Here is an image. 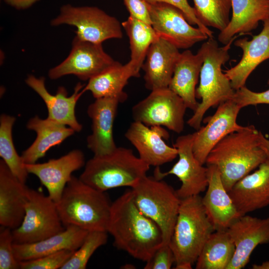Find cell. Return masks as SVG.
<instances>
[{"label": "cell", "mask_w": 269, "mask_h": 269, "mask_svg": "<svg viewBox=\"0 0 269 269\" xmlns=\"http://www.w3.org/2000/svg\"><path fill=\"white\" fill-rule=\"evenodd\" d=\"M107 232L116 247L144 262L163 243L160 228L139 210L131 189L112 203Z\"/></svg>", "instance_id": "1"}, {"label": "cell", "mask_w": 269, "mask_h": 269, "mask_svg": "<svg viewBox=\"0 0 269 269\" xmlns=\"http://www.w3.org/2000/svg\"><path fill=\"white\" fill-rule=\"evenodd\" d=\"M260 133L253 125L244 126L224 137L209 153L206 164L217 167L228 192L267 159L260 146Z\"/></svg>", "instance_id": "2"}, {"label": "cell", "mask_w": 269, "mask_h": 269, "mask_svg": "<svg viewBox=\"0 0 269 269\" xmlns=\"http://www.w3.org/2000/svg\"><path fill=\"white\" fill-rule=\"evenodd\" d=\"M238 36L221 47L213 37L209 38L199 49L203 57V63L199 85L196 89V97L201 101L187 122L190 127L196 130L201 127L203 117L210 108L234 99L236 91L223 72L222 66L229 60V50Z\"/></svg>", "instance_id": "3"}, {"label": "cell", "mask_w": 269, "mask_h": 269, "mask_svg": "<svg viewBox=\"0 0 269 269\" xmlns=\"http://www.w3.org/2000/svg\"><path fill=\"white\" fill-rule=\"evenodd\" d=\"M63 225L107 232L112 203L105 192L72 176L56 203Z\"/></svg>", "instance_id": "4"}, {"label": "cell", "mask_w": 269, "mask_h": 269, "mask_svg": "<svg viewBox=\"0 0 269 269\" xmlns=\"http://www.w3.org/2000/svg\"><path fill=\"white\" fill-rule=\"evenodd\" d=\"M215 231L199 195L181 199L169 243L175 257V269H192Z\"/></svg>", "instance_id": "5"}, {"label": "cell", "mask_w": 269, "mask_h": 269, "mask_svg": "<svg viewBox=\"0 0 269 269\" xmlns=\"http://www.w3.org/2000/svg\"><path fill=\"white\" fill-rule=\"evenodd\" d=\"M149 167L132 149L117 147L110 153L94 155L88 160L79 178L103 192L121 187L133 188L146 175Z\"/></svg>", "instance_id": "6"}, {"label": "cell", "mask_w": 269, "mask_h": 269, "mask_svg": "<svg viewBox=\"0 0 269 269\" xmlns=\"http://www.w3.org/2000/svg\"><path fill=\"white\" fill-rule=\"evenodd\" d=\"M131 190L139 210L160 228L163 244H169L181 200L176 191L165 181L147 175Z\"/></svg>", "instance_id": "7"}, {"label": "cell", "mask_w": 269, "mask_h": 269, "mask_svg": "<svg viewBox=\"0 0 269 269\" xmlns=\"http://www.w3.org/2000/svg\"><path fill=\"white\" fill-rule=\"evenodd\" d=\"M65 229L56 203L42 192L29 188L23 219L19 227L12 230L14 243L36 242Z\"/></svg>", "instance_id": "8"}, {"label": "cell", "mask_w": 269, "mask_h": 269, "mask_svg": "<svg viewBox=\"0 0 269 269\" xmlns=\"http://www.w3.org/2000/svg\"><path fill=\"white\" fill-rule=\"evenodd\" d=\"M50 24L53 26L62 24L75 26L78 38L94 43L102 44L106 40L123 37L120 21L96 6L64 5Z\"/></svg>", "instance_id": "9"}, {"label": "cell", "mask_w": 269, "mask_h": 269, "mask_svg": "<svg viewBox=\"0 0 269 269\" xmlns=\"http://www.w3.org/2000/svg\"><path fill=\"white\" fill-rule=\"evenodd\" d=\"M187 109L182 99L168 87L151 91L133 107L132 113L134 121L180 134L184 130Z\"/></svg>", "instance_id": "10"}, {"label": "cell", "mask_w": 269, "mask_h": 269, "mask_svg": "<svg viewBox=\"0 0 269 269\" xmlns=\"http://www.w3.org/2000/svg\"><path fill=\"white\" fill-rule=\"evenodd\" d=\"M118 63L104 51L102 44L84 41L75 36L68 56L50 69L48 76L56 80L73 75L81 80H89Z\"/></svg>", "instance_id": "11"}, {"label": "cell", "mask_w": 269, "mask_h": 269, "mask_svg": "<svg viewBox=\"0 0 269 269\" xmlns=\"http://www.w3.org/2000/svg\"><path fill=\"white\" fill-rule=\"evenodd\" d=\"M146 2L151 26L158 37L177 48L188 49L209 38L201 29L190 24L176 7L164 2Z\"/></svg>", "instance_id": "12"}, {"label": "cell", "mask_w": 269, "mask_h": 269, "mask_svg": "<svg viewBox=\"0 0 269 269\" xmlns=\"http://www.w3.org/2000/svg\"><path fill=\"white\" fill-rule=\"evenodd\" d=\"M193 139V134L179 136L173 145L178 151V161L166 172H161L159 166L154 171L153 176L157 179L162 180L168 175H174L179 179L181 185L176 192L181 199L199 195L208 185L207 167L195 157Z\"/></svg>", "instance_id": "13"}, {"label": "cell", "mask_w": 269, "mask_h": 269, "mask_svg": "<svg viewBox=\"0 0 269 269\" xmlns=\"http://www.w3.org/2000/svg\"><path fill=\"white\" fill-rule=\"evenodd\" d=\"M241 108L234 100L220 104L215 113L208 118L206 126L193 133L192 150L196 159L204 165L214 147L229 134L244 126L237 123Z\"/></svg>", "instance_id": "14"}, {"label": "cell", "mask_w": 269, "mask_h": 269, "mask_svg": "<svg viewBox=\"0 0 269 269\" xmlns=\"http://www.w3.org/2000/svg\"><path fill=\"white\" fill-rule=\"evenodd\" d=\"M126 138L136 149L138 157L150 166H159L178 156L177 148L166 144L168 132L161 126L149 127L134 121L125 134Z\"/></svg>", "instance_id": "15"}, {"label": "cell", "mask_w": 269, "mask_h": 269, "mask_svg": "<svg viewBox=\"0 0 269 269\" xmlns=\"http://www.w3.org/2000/svg\"><path fill=\"white\" fill-rule=\"evenodd\" d=\"M127 99V96L99 98L88 106L92 133L87 138V144L94 155L110 153L117 147L113 134L114 124L119 104Z\"/></svg>", "instance_id": "16"}, {"label": "cell", "mask_w": 269, "mask_h": 269, "mask_svg": "<svg viewBox=\"0 0 269 269\" xmlns=\"http://www.w3.org/2000/svg\"><path fill=\"white\" fill-rule=\"evenodd\" d=\"M227 230L235 247L234 256L227 269L244 268L258 245L269 243V217L259 218L244 215Z\"/></svg>", "instance_id": "17"}, {"label": "cell", "mask_w": 269, "mask_h": 269, "mask_svg": "<svg viewBox=\"0 0 269 269\" xmlns=\"http://www.w3.org/2000/svg\"><path fill=\"white\" fill-rule=\"evenodd\" d=\"M83 152L74 149L58 158L43 163L25 164L28 172L35 175L47 189L48 195L56 203L72 177V173L85 165Z\"/></svg>", "instance_id": "18"}, {"label": "cell", "mask_w": 269, "mask_h": 269, "mask_svg": "<svg viewBox=\"0 0 269 269\" xmlns=\"http://www.w3.org/2000/svg\"><path fill=\"white\" fill-rule=\"evenodd\" d=\"M25 83L44 101L47 109L48 119L70 127L75 132L82 131L83 126L76 118L75 107L79 99L84 93V85L78 83L73 93L68 96L67 91L63 86L58 87L55 95L50 94L46 88L45 78L43 77L37 78L29 75L25 79Z\"/></svg>", "instance_id": "19"}, {"label": "cell", "mask_w": 269, "mask_h": 269, "mask_svg": "<svg viewBox=\"0 0 269 269\" xmlns=\"http://www.w3.org/2000/svg\"><path fill=\"white\" fill-rule=\"evenodd\" d=\"M208 185L202 202L215 231L227 230L242 216L225 188L217 167L207 165Z\"/></svg>", "instance_id": "20"}, {"label": "cell", "mask_w": 269, "mask_h": 269, "mask_svg": "<svg viewBox=\"0 0 269 269\" xmlns=\"http://www.w3.org/2000/svg\"><path fill=\"white\" fill-rule=\"evenodd\" d=\"M263 22L262 31L251 40L244 37L234 41V44L242 50V56L235 66L224 72L235 91L245 86L253 71L269 59V17Z\"/></svg>", "instance_id": "21"}, {"label": "cell", "mask_w": 269, "mask_h": 269, "mask_svg": "<svg viewBox=\"0 0 269 269\" xmlns=\"http://www.w3.org/2000/svg\"><path fill=\"white\" fill-rule=\"evenodd\" d=\"M229 193L241 215L269 205V158L236 182Z\"/></svg>", "instance_id": "22"}, {"label": "cell", "mask_w": 269, "mask_h": 269, "mask_svg": "<svg viewBox=\"0 0 269 269\" xmlns=\"http://www.w3.org/2000/svg\"><path fill=\"white\" fill-rule=\"evenodd\" d=\"M180 54L178 48L160 37L151 44L141 67L147 89L168 87Z\"/></svg>", "instance_id": "23"}, {"label": "cell", "mask_w": 269, "mask_h": 269, "mask_svg": "<svg viewBox=\"0 0 269 269\" xmlns=\"http://www.w3.org/2000/svg\"><path fill=\"white\" fill-rule=\"evenodd\" d=\"M29 188L0 160V225L11 230L21 224Z\"/></svg>", "instance_id": "24"}, {"label": "cell", "mask_w": 269, "mask_h": 269, "mask_svg": "<svg viewBox=\"0 0 269 269\" xmlns=\"http://www.w3.org/2000/svg\"><path fill=\"white\" fill-rule=\"evenodd\" d=\"M203 63V57L199 49L195 54L188 49L180 53L168 86L182 99L187 109L193 112L199 104L196 97V86Z\"/></svg>", "instance_id": "25"}, {"label": "cell", "mask_w": 269, "mask_h": 269, "mask_svg": "<svg viewBox=\"0 0 269 269\" xmlns=\"http://www.w3.org/2000/svg\"><path fill=\"white\" fill-rule=\"evenodd\" d=\"M89 231L69 226L62 232L45 239L29 244L13 243L15 257L19 262L37 259L64 250L76 251Z\"/></svg>", "instance_id": "26"}, {"label": "cell", "mask_w": 269, "mask_h": 269, "mask_svg": "<svg viewBox=\"0 0 269 269\" xmlns=\"http://www.w3.org/2000/svg\"><path fill=\"white\" fill-rule=\"evenodd\" d=\"M26 128L34 131L36 137L33 143L22 152L21 156L25 164L36 163L49 149L61 144L75 132L70 127L48 118L41 119L37 116L28 120Z\"/></svg>", "instance_id": "27"}, {"label": "cell", "mask_w": 269, "mask_h": 269, "mask_svg": "<svg viewBox=\"0 0 269 269\" xmlns=\"http://www.w3.org/2000/svg\"><path fill=\"white\" fill-rule=\"evenodd\" d=\"M232 14L218 41L225 45L238 34L249 33L269 17V0H231Z\"/></svg>", "instance_id": "28"}, {"label": "cell", "mask_w": 269, "mask_h": 269, "mask_svg": "<svg viewBox=\"0 0 269 269\" xmlns=\"http://www.w3.org/2000/svg\"><path fill=\"white\" fill-rule=\"evenodd\" d=\"M130 65L120 62L88 80L83 88L95 98L127 96L123 89L132 77H138Z\"/></svg>", "instance_id": "29"}, {"label": "cell", "mask_w": 269, "mask_h": 269, "mask_svg": "<svg viewBox=\"0 0 269 269\" xmlns=\"http://www.w3.org/2000/svg\"><path fill=\"white\" fill-rule=\"evenodd\" d=\"M227 230L215 231L205 243L196 262V269H227L235 253Z\"/></svg>", "instance_id": "30"}, {"label": "cell", "mask_w": 269, "mask_h": 269, "mask_svg": "<svg viewBox=\"0 0 269 269\" xmlns=\"http://www.w3.org/2000/svg\"><path fill=\"white\" fill-rule=\"evenodd\" d=\"M122 25L129 39L131 55L128 63L140 75L147 51L159 37L151 25L131 15Z\"/></svg>", "instance_id": "31"}, {"label": "cell", "mask_w": 269, "mask_h": 269, "mask_svg": "<svg viewBox=\"0 0 269 269\" xmlns=\"http://www.w3.org/2000/svg\"><path fill=\"white\" fill-rule=\"evenodd\" d=\"M15 118L6 114L0 117V156L11 172L25 183L28 172L21 156L19 155L12 139V129Z\"/></svg>", "instance_id": "32"}, {"label": "cell", "mask_w": 269, "mask_h": 269, "mask_svg": "<svg viewBox=\"0 0 269 269\" xmlns=\"http://www.w3.org/2000/svg\"><path fill=\"white\" fill-rule=\"evenodd\" d=\"M195 15L206 27L220 31L224 30L230 21L231 0H193Z\"/></svg>", "instance_id": "33"}, {"label": "cell", "mask_w": 269, "mask_h": 269, "mask_svg": "<svg viewBox=\"0 0 269 269\" xmlns=\"http://www.w3.org/2000/svg\"><path fill=\"white\" fill-rule=\"evenodd\" d=\"M106 231H89L81 246L74 251L61 269H85L88 262L100 247L108 240Z\"/></svg>", "instance_id": "34"}, {"label": "cell", "mask_w": 269, "mask_h": 269, "mask_svg": "<svg viewBox=\"0 0 269 269\" xmlns=\"http://www.w3.org/2000/svg\"><path fill=\"white\" fill-rule=\"evenodd\" d=\"M75 251L64 250L41 257L20 262L21 269H61Z\"/></svg>", "instance_id": "35"}, {"label": "cell", "mask_w": 269, "mask_h": 269, "mask_svg": "<svg viewBox=\"0 0 269 269\" xmlns=\"http://www.w3.org/2000/svg\"><path fill=\"white\" fill-rule=\"evenodd\" d=\"M12 230L0 227V269H20V262L16 259L13 251Z\"/></svg>", "instance_id": "36"}, {"label": "cell", "mask_w": 269, "mask_h": 269, "mask_svg": "<svg viewBox=\"0 0 269 269\" xmlns=\"http://www.w3.org/2000/svg\"><path fill=\"white\" fill-rule=\"evenodd\" d=\"M267 83L269 85V78ZM233 100L241 109L249 105H269V89L263 92H256L245 86L235 91Z\"/></svg>", "instance_id": "37"}, {"label": "cell", "mask_w": 269, "mask_h": 269, "mask_svg": "<svg viewBox=\"0 0 269 269\" xmlns=\"http://www.w3.org/2000/svg\"><path fill=\"white\" fill-rule=\"evenodd\" d=\"M145 269H169L175 264L173 252L169 244H162L147 261Z\"/></svg>", "instance_id": "38"}, {"label": "cell", "mask_w": 269, "mask_h": 269, "mask_svg": "<svg viewBox=\"0 0 269 269\" xmlns=\"http://www.w3.org/2000/svg\"><path fill=\"white\" fill-rule=\"evenodd\" d=\"M147 2H164L173 5L184 13L187 20L191 25H196L207 34L209 38L213 37V32L203 25L197 18L193 7L190 6L187 0H144Z\"/></svg>", "instance_id": "39"}, {"label": "cell", "mask_w": 269, "mask_h": 269, "mask_svg": "<svg viewBox=\"0 0 269 269\" xmlns=\"http://www.w3.org/2000/svg\"><path fill=\"white\" fill-rule=\"evenodd\" d=\"M130 15L151 24V20L146 2L144 0H124Z\"/></svg>", "instance_id": "40"}, {"label": "cell", "mask_w": 269, "mask_h": 269, "mask_svg": "<svg viewBox=\"0 0 269 269\" xmlns=\"http://www.w3.org/2000/svg\"><path fill=\"white\" fill-rule=\"evenodd\" d=\"M9 6L18 10L29 8L40 0H3Z\"/></svg>", "instance_id": "41"}, {"label": "cell", "mask_w": 269, "mask_h": 269, "mask_svg": "<svg viewBox=\"0 0 269 269\" xmlns=\"http://www.w3.org/2000/svg\"><path fill=\"white\" fill-rule=\"evenodd\" d=\"M260 146L269 158V139L266 138L261 132L259 136Z\"/></svg>", "instance_id": "42"}, {"label": "cell", "mask_w": 269, "mask_h": 269, "mask_svg": "<svg viewBox=\"0 0 269 269\" xmlns=\"http://www.w3.org/2000/svg\"><path fill=\"white\" fill-rule=\"evenodd\" d=\"M252 269H269V260L262 263L260 265L253 264Z\"/></svg>", "instance_id": "43"}]
</instances>
